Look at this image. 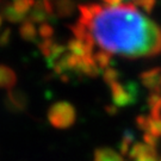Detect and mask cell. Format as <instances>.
<instances>
[{
	"label": "cell",
	"instance_id": "8992f818",
	"mask_svg": "<svg viewBox=\"0 0 161 161\" xmlns=\"http://www.w3.org/2000/svg\"><path fill=\"white\" fill-rule=\"evenodd\" d=\"M8 103L12 104V106L14 109H23L24 108V98L20 97L19 94H13L12 92H10L8 94Z\"/></svg>",
	"mask_w": 161,
	"mask_h": 161
},
{
	"label": "cell",
	"instance_id": "277c9868",
	"mask_svg": "<svg viewBox=\"0 0 161 161\" xmlns=\"http://www.w3.org/2000/svg\"><path fill=\"white\" fill-rule=\"evenodd\" d=\"M16 81L17 76L14 70L5 64H0V88H6L10 91L16 85Z\"/></svg>",
	"mask_w": 161,
	"mask_h": 161
},
{
	"label": "cell",
	"instance_id": "7a4b0ae2",
	"mask_svg": "<svg viewBox=\"0 0 161 161\" xmlns=\"http://www.w3.org/2000/svg\"><path fill=\"white\" fill-rule=\"evenodd\" d=\"M36 0H12L3 10V16L10 22H25Z\"/></svg>",
	"mask_w": 161,
	"mask_h": 161
},
{
	"label": "cell",
	"instance_id": "6da1fadb",
	"mask_svg": "<svg viewBox=\"0 0 161 161\" xmlns=\"http://www.w3.org/2000/svg\"><path fill=\"white\" fill-rule=\"evenodd\" d=\"M81 12V37H88L104 52L127 58L161 52L160 26L134 6H90Z\"/></svg>",
	"mask_w": 161,
	"mask_h": 161
},
{
	"label": "cell",
	"instance_id": "5b68a950",
	"mask_svg": "<svg viewBox=\"0 0 161 161\" xmlns=\"http://www.w3.org/2000/svg\"><path fill=\"white\" fill-rule=\"evenodd\" d=\"M96 161H119L116 154L108 152V150H100L96 155Z\"/></svg>",
	"mask_w": 161,
	"mask_h": 161
},
{
	"label": "cell",
	"instance_id": "3957f363",
	"mask_svg": "<svg viewBox=\"0 0 161 161\" xmlns=\"http://www.w3.org/2000/svg\"><path fill=\"white\" fill-rule=\"evenodd\" d=\"M48 118L54 127L67 128L74 121V110L67 103H58L50 108Z\"/></svg>",
	"mask_w": 161,
	"mask_h": 161
}]
</instances>
